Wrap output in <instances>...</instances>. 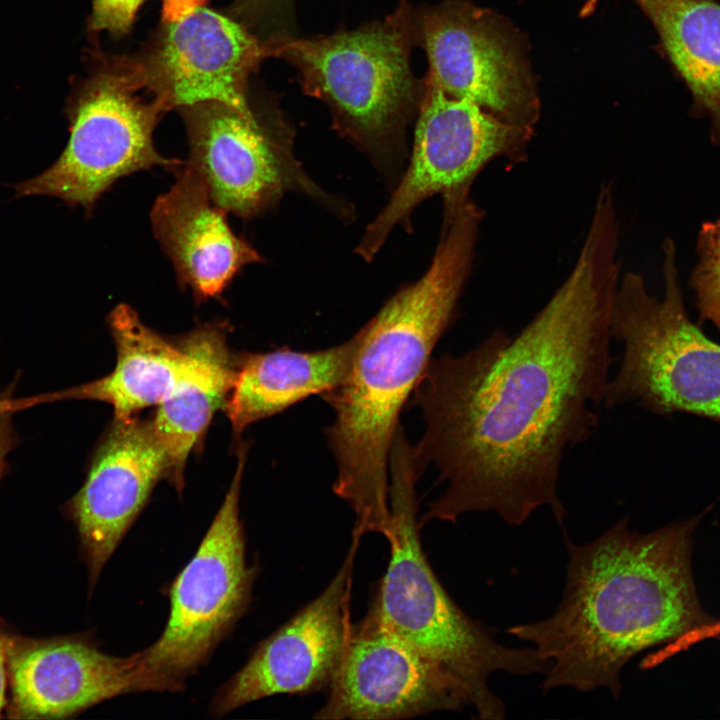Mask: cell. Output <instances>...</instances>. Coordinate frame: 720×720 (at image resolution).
<instances>
[{
    "label": "cell",
    "instance_id": "24",
    "mask_svg": "<svg viewBox=\"0 0 720 720\" xmlns=\"http://www.w3.org/2000/svg\"><path fill=\"white\" fill-rule=\"evenodd\" d=\"M14 386L15 383H12L9 387L0 390V478L6 470L7 456L17 443V434L12 422Z\"/></svg>",
    "mask_w": 720,
    "mask_h": 720
},
{
    "label": "cell",
    "instance_id": "15",
    "mask_svg": "<svg viewBox=\"0 0 720 720\" xmlns=\"http://www.w3.org/2000/svg\"><path fill=\"white\" fill-rule=\"evenodd\" d=\"M162 478H168L167 458L150 422L114 418L67 505L91 586Z\"/></svg>",
    "mask_w": 720,
    "mask_h": 720
},
{
    "label": "cell",
    "instance_id": "9",
    "mask_svg": "<svg viewBox=\"0 0 720 720\" xmlns=\"http://www.w3.org/2000/svg\"><path fill=\"white\" fill-rule=\"evenodd\" d=\"M425 85L408 168L356 248L367 261L423 200L436 194L443 199L468 196L474 179L491 161L527 159L533 128L504 122L469 100Z\"/></svg>",
    "mask_w": 720,
    "mask_h": 720
},
{
    "label": "cell",
    "instance_id": "26",
    "mask_svg": "<svg viewBox=\"0 0 720 720\" xmlns=\"http://www.w3.org/2000/svg\"><path fill=\"white\" fill-rule=\"evenodd\" d=\"M12 639L0 627V715L6 705L7 661Z\"/></svg>",
    "mask_w": 720,
    "mask_h": 720
},
{
    "label": "cell",
    "instance_id": "8",
    "mask_svg": "<svg viewBox=\"0 0 720 720\" xmlns=\"http://www.w3.org/2000/svg\"><path fill=\"white\" fill-rule=\"evenodd\" d=\"M246 447L224 501L196 553L173 581L166 627L140 651L148 690L178 691L206 664L251 602L256 567L245 556L239 499Z\"/></svg>",
    "mask_w": 720,
    "mask_h": 720
},
{
    "label": "cell",
    "instance_id": "5",
    "mask_svg": "<svg viewBox=\"0 0 720 720\" xmlns=\"http://www.w3.org/2000/svg\"><path fill=\"white\" fill-rule=\"evenodd\" d=\"M662 250L661 299L647 291L636 272L627 271L619 279L610 330L623 344V353L603 403L611 409L638 402L660 415L684 412L720 424V344L685 310L674 241L666 238Z\"/></svg>",
    "mask_w": 720,
    "mask_h": 720
},
{
    "label": "cell",
    "instance_id": "19",
    "mask_svg": "<svg viewBox=\"0 0 720 720\" xmlns=\"http://www.w3.org/2000/svg\"><path fill=\"white\" fill-rule=\"evenodd\" d=\"M357 345L355 333L322 350L298 351L285 346L244 354L225 405L233 434L240 436L255 422L336 389L349 373Z\"/></svg>",
    "mask_w": 720,
    "mask_h": 720
},
{
    "label": "cell",
    "instance_id": "13",
    "mask_svg": "<svg viewBox=\"0 0 720 720\" xmlns=\"http://www.w3.org/2000/svg\"><path fill=\"white\" fill-rule=\"evenodd\" d=\"M353 545L327 587L254 650L245 665L217 692L211 714L225 715L256 700L323 690L338 669L352 624L349 592Z\"/></svg>",
    "mask_w": 720,
    "mask_h": 720
},
{
    "label": "cell",
    "instance_id": "25",
    "mask_svg": "<svg viewBox=\"0 0 720 720\" xmlns=\"http://www.w3.org/2000/svg\"><path fill=\"white\" fill-rule=\"evenodd\" d=\"M207 0H163L162 18L166 22L177 21L195 9L203 7Z\"/></svg>",
    "mask_w": 720,
    "mask_h": 720
},
{
    "label": "cell",
    "instance_id": "14",
    "mask_svg": "<svg viewBox=\"0 0 720 720\" xmlns=\"http://www.w3.org/2000/svg\"><path fill=\"white\" fill-rule=\"evenodd\" d=\"M167 23L147 56L133 60L146 89L169 110L215 101L253 112L248 78L261 60L275 56V41H260L204 6Z\"/></svg>",
    "mask_w": 720,
    "mask_h": 720
},
{
    "label": "cell",
    "instance_id": "3",
    "mask_svg": "<svg viewBox=\"0 0 720 720\" xmlns=\"http://www.w3.org/2000/svg\"><path fill=\"white\" fill-rule=\"evenodd\" d=\"M483 218L470 205L444 217L428 270L356 332L347 377L321 396L334 414L325 429L337 467L332 490L354 511L360 536L390 534L389 460L400 414L456 316Z\"/></svg>",
    "mask_w": 720,
    "mask_h": 720
},
{
    "label": "cell",
    "instance_id": "18",
    "mask_svg": "<svg viewBox=\"0 0 720 720\" xmlns=\"http://www.w3.org/2000/svg\"><path fill=\"white\" fill-rule=\"evenodd\" d=\"M108 324L117 352L114 369L57 393L58 399L102 401L112 406L114 418L126 419L161 404L194 370L195 357L182 340L174 345L146 326L128 304H118Z\"/></svg>",
    "mask_w": 720,
    "mask_h": 720
},
{
    "label": "cell",
    "instance_id": "21",
    "mask_svg": "<svg viewBox=\"0 0 720 720\" xmlns=\"http://www.w3.org/2000/svg\"><path fill=\"white\" fill-rule=\"evenodd\" d=\"M634 1L690 89L692 112L709 117L711 142L720 148V5L713 0Z\"/></svg>",
    "mask_w": 720,
    "mask_h": 720
},
{
    "label": "cell",
    "instance_id": "12",
    "mask_svg": "<svg viewBox=\"0 0 720 720\" xmlns=\"http://www.w3.org/2000/svg\"><path fill=\"white\" fill-rule=\"evenodd\" d=\"M315 719L396 720L470 706L463 689L371 613L352 625Z\"/></svg>",
    "mask_w": 720,
    "mask_h": 720
},
{
    "label": "cell",
    "instance_id": "16",
    "mask_svg": "<svg viewBox=\"0 0 720 720\" xmlns=\"http://www.w3.org/2000/svg\"><path fill=\"white\" fill-rule=\"evenodd\" d=\"M7 673L12 717L60 719L111 698L147 691L140 653L111 656L80 637L12 639Z\"/></svg>",
    "mask_w": 720,
    "mask_h": 720
},
{
    "label": "cell",
    "instance_id": "20",
    "mask_svg": "<svg viewBox=\"0 0 720 720\" xmlns=\"http://www.w3.org/2000/svg\"><path fill=\"white\" fill-rule=\"evenodd\" d=\"M228 324H200L181 338L195 357L192 373L157 406L152 431L168 463V479L181 492L186 461L215 412L226 405L238 365L227 345Z\"/></svg>",
    "mask_w": 720,
    "mask_h": 720
},
{
    "label": "cell",
    "instance_id": "23",
    "mask_svg": "<svg viewBox=\"0 0 720 720\" xmlns=\"http://www.w3.org/2000/svg\"><path fill=\"white\" fill-rule=\"evenodd\" d=\"M144 0H94L90 29L114 34L126 33Z\"/></svg>",
    "mask_w": 720,
    "mask_h": 720
},
{
    "label": "cell",
    "instance_id": "10",
    "mask_svg": "<svg viewBox=\"0 0 720 720\" xmlns=\"http://www.w3.org/2000/svg\"><path fill=\"white\" fill-rule=\"evenodd\" d=\"M420 32L429 61L426 83L504 122L533 128L539 101L527 64L495 15L449 0L424 12Z\"/></svg>",
    "mask_w": 720,
    "mask_h": 720
},
{
    "label": "cell",
    "instance_id": "2",
    "mask_svg": "<svg viewBox=\"0 0 720 720\" xmlns=\"http://www.w3.org/2000/svg\"><path fill=\"white\" fill-rule=\"evenodd\" d=\"M701 516L647 534L630 531L623 519L584 545L565 534L569 561L559 607L544 620L508 629L547 662L544 691L604 687L617 698L631 658L715 622L699 603L691 571Z\"/></svg>",
    "mask_w": 720,
    "mask_h": 720
},
{
    "label": "cell",
    "instance_id": "7",
    "mask_svg": "<svg viewBox=\"0 0 720 720\" xmlns=\"http://www.w3.org/2000/svg\"><path fill=\"white\" fill-rule=\"evenodd\" d=\"M146 89L132 60H120L84 81L66 106L69 139L58 159L41 174L13 185L15 197L48 196L91 216L100 197L119 179L183 160L161 155L153 141L163 114L170 111Z\"/></svg>",
    "mask_w": 720,
    "mask_h": 720
},
{
    "label": "cell",
    "instance_id": "1",
    "mask_svg": "<svg viewBox=\"0 0 720 720\" xmlns=\"http://www.w3.org/2000/svg\"><path fill=\"white\" fill-rule=\"evenodd\" d=\"M618 244L616 222L594 216L569 275L516 336L495 330L431 359L411 396L425 422L412 453L420 473L433 464L447 485L420 527L470 512L519 526L544 506L563 526L562 459L596 429L614 362Z\"/></svg>",
    "mask_w": 720,
    "mask_h": 720
},
{
    "label": "cell",
    "instance_id": "22",
    "mask_svg": "<svg viewBox=\"0 0 720 720\" xmlns=\"http://www.w3.org/2000/svg\"><path fill=\"white\" fill-rule=\"evenodd\" d=\"M696 251L698 261L689 285L696 296L699 320L710 321L720 332V218L701 225Z\"/></svg>",
    "mask_w": 720,
    "mask_h": 720
},
{
    "label": "cell",
    "instance_id": "11",
    "mask_svg": "<svg viewBox=\"0 0 720 720\" xmlns=\"http://www.w3.org/2000/svg\"><path fill=\"white\" fill-rule=\"evenodd\" d=\"M185 124L186 161L201 175L216 205L250 219L271 209L292 189L322 196L297 164L287 135L255 112L202 102L179 108Z\"/></svg>",
    "mask_w": 720,
    "mask_h": 720
},
{
    "label": "cell",
    "instance_id": "17",
    "mask_svg": "<svg viewBox=\"0 0 720 720\" xmlns=\"http://www.w3.org/2000/svg\"><path fill=\"white\" fill-rule=\"evenodd\" d=\"M175 182L151 211L153 234L171 261L180 288L195 301L221 299L242 269L261 254L230 227L201 175L186 161L171 171Z\"/></svg>",
    "mask_w": 720,
    "mask_h": 720
},
{
    "label": "cell",
    "instance_id": "27",
    "mask_svg": "<svg viewBox=\"0 0 720 720\" xmlns=\"http://www.w3.org/2000/svg\"><path fill=\"white\" fill-rule=\"evenodd\" d=\"M277 0H241L243 5L250 6L251 8H262L267 5H271Z\"/></svg>",
    "mask_w": 720,
    "mask_h": 720
},
{
    "label": "cell",
    "instance_id": "6",
    "mask_svg": "<svg viewBox=\"0 0 720 720\" xmlns=\"http://www.w3.org/2000/svg\"><path fill=\"white\" fill-rule=\"evenodd\" d=\"M409 16L401 7L357 30L275 40V56L296 66L305 92L326 102L336 127L376 158L396 147L415 102Z\"/></svg>",
    "mask_w": 720,
    "mask_h": 720
},
{
    "label": "cell",
    "instance_id": "4",
    "mask_svg": "<svg viewBox=\"0 0 720 720\" xmlns=\"http://www.w3.org/2000/svg\"><path fill=\"white\" fill-rule=\"evenodd\" d=\"M409 443L395 442L389 461L390 559L369 610L390 632L441 669L466 693L482 719H503V702L490 675L545 673L534 648H510L466 615L448 595L422 549L417 519L420 476Z\"/></svg>",
    "mask_w": 720,
    "mask_h": 720
}]
</instances>
